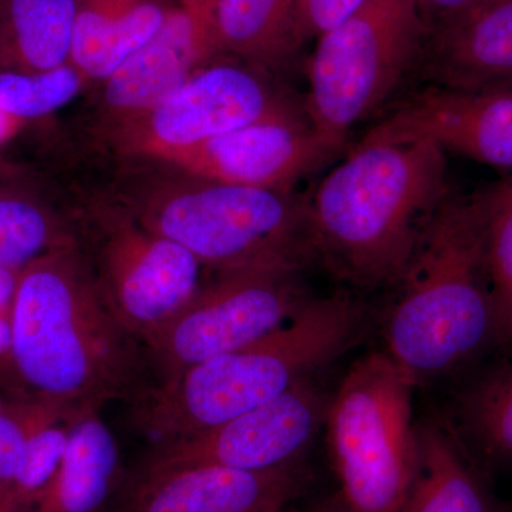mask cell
Returning a JSON list of instances; mask_svg holds the SVG:
<instances>
[{"mask_svg": "<svg viewBox=\"0 0 512 512\" xmlns=\"http://www.w3.org/2000/svg\"><path fill=\"white\" fill-rule=\"evenodd\" d=\"M67 440L69 421H47L33 431L0 512H30L35 508L59 473Z\"/></svg>", "mask_w": 512, "mask_h": 512, "instance_id": "cell-26", "label": "cell"}, {"mask_svg": "<svg viewBox=\"0 0 512 512\" xmlns=\"http://www.w3.org/2000/svg\"><path fill=\"white\" fill-rule=\"evenodd\" d=\"M366 325L346 289L311 298L264 338L154 384L133 403L134 421L154 443L217 426L312 379L355 348Z\"/></svg>", "mask_w": 512, "mask_h": 512, "instance_id": "cell-4", "label": "cell"}, {"mask_svg": "<svg viewBox=\"0 0 512 512\" xmlns=\"http://www.w3.org/2000/svg\"><path fill=\"white\" fill-rule=\"evenodd\" d=\"M427 29L417 0H366L318 37L309 62L305 111L338 153L419 64Z\"/></svg>", "mask_w": 512, "mask_h": 512, "instance_id": "cell-7", "label": "cell"}, {"mask_svg": "<svg viewBox=\"0 0 512 512\" xmlns=\"http://www.w3.org/2000/svg\"><path fill=\"white\" fill-rule=\"evenodd\" d=\"M12 352V311L0 313V366H9Z\"/></svg>", "mask_w": 512, "mask_h": 512, "instance_id": "cell-31", "label": "cell"}, {"mask_svg": "<svg viewBox=\"0 0 512 512\" xmlns=\"http://www.w3.org/2000/svg\"><path fill=\"white\" fill-rule=\"evenodd\" d=\"M8 120H10L9 117L5 116V114H3L2 111H0V137H2L3 134H5L6 124L3 123H5V121Z\"/></svg>", "mask_w": 512, "mask_h": 512, "instance_id": "cell-33", "label": "cell"}, {"mask_svg": "<svg viewBox=\"0 0 512 512\" xmlns=\"http://www.w3.org/2000/svg\"><path fill=\"white\" fill-rule=\"evenodd\" d=\"M366 0H298L299 20L306 40L318 39L356 12Z\"/></svg>", "mask_w": 512, "mask_h": 512, "instance_id": "cell-28", "label": "cell"}, {"mask_svg": "<svg viewBox=\"0 0 512 512\" xmlns=\"http://www.w3.org/2000/svg\"><path fill=\"white\" fill-rule=\"evenodd\" d=\"M507 348L512 349V318L510 323V329H508Z\"/></svg>", "mask_w": 512, "mask_h": 512, "instance_id": "cell-34", "label": "cell"}, {"mask_svg": "<svg viewBox=\"0 0 512 512\" xmlns=\"http://www.w3.org/2000/svg\"><path fill=\"white\" fill-rule=\"evenodd\" d=\"M504 512H512V508H511V510H504Z\"/></svg>", "mask_w": 512, "mask_h": 512, "instance_id": "cell-35", "label": "cell"}, {"mask_svg": "<svg viewBox=\"0 0 512 512\" xmlns=\"http://www.w3.org/2000/svg\"><path fill=\"white\" fill-rule=\"evenodd\" d=\"M470 372L454 394L448 426L484 474L512 470V359Z\"/></svg>", "mask_w": 512, "mask_h": 512, "instance_id": "cell-20", "label": "cell"}, {"mask_svg": "<svg viewBox=\"0 0 512 512\" xmlns=\"http://www.w3.org/2000/svg\"><path fill=\"white\" fill-rule=\"evenodd\" d=\"M73 207L57 204L19 171L0 167V268H23L37 256L73 244Z\"/></svg>", "mask_w": 512, "mask_h": 512, "instance_id": "cell-21", "label": "cell"}, {"mask_svg": "<svg viewBox=\"0 0 512 512\" xmlns=\"http://www.w3.org/2000/svg\"><path fill=\"white\" fill-rule=\"evenodd\" d=\"M416 470L400 512H504L447 421L416 423Z\"/></svg>", "mask_w": 512, "mask_h": 512, "instance_id": "cell-17", "label": "cell"}, {"mask_svg": "<svg viewBox=\"0 0 512 512\" xmlns=\"http://www.w3.org/2000/svg\"><path fill=\"white\" fill-rule=\"evenodd\" d=\"M22 268H0V313L12 311Z\"/></svg>", "mask_w": 512, "mask_h": 512, "instance_id": "cell-30", "label": "cell"}, {"mask_svg": "<svg viewBox=\"0 0 512 512\" xmlns=\"http://www.w3.org/2000/svg\"><path fill=\"white\" fill-rule=\"evenodd\" d=\"M8 367L22 386L16 397L64 421L134 403L156 384L146 345L111 309L76 241L20 271Z\"/></svg>", "mask_w": 512, "mask_h": 512, "instance_id": "cell-1", "label": "cell"}, {"mask_svg": "<svg viewBox=\"0 0 512 512\" xmlns=\"http://www.w3.org/2000/svg\"><path fill=\"white\" fill-rule=\"evenodd\" d=\"M222 56L214 0H178L163 26L97 84L86 116L89 137L143 116Z\"/></svg>", "mask_w": 512, "mask_h": 512, "instance_id": "cell-12", "label": "cell"}, {"mask_svg": "<svg viewBox=\"0 0 512 512\" xmlns=\"http://www.w3.org/2000/svg\"><path fill=\"white\" fill-rule=\"evenodd\" d=\"M77 0H0V72L40 73L70 62Z\"/></svg>", "mask_w": 512, "mask_h": 512, "instance_id": "cell-23", "label": "cell"}, {"mask_svg": "<svg viewBox=\"0 0 512 512\" xmlns=\"http://www.w3.org/2000/svg\"><path fill=\"white\" fill-rule=\"evenodd\" d=\"M73 220L77 247L101 293L143 342L204 285L205 268L194 255L103 194L77 202Z\"/></svg>", "mask_w": 512, "mask_h": 512, "instance_id": "cell-8", "label": "cell"}, {"mask_svg": "<svg viewBox=\"0 0 512 512\" xmlns=\"http://www.w3.org/2000/svg\"><path fill=\"white\" fill-rule=\"evenodd\" d=\"M484 0H417L427 29L433 30L460 18Z\"/></svg>", "mask_w": 512, "mask_h": 512, "instance_id": "cell-29", "label": "cell"}, {"mask_svg": "<svg viewBox=\"0 0 512 512\" xmlns=\"http://www.w3.org/2000/svg\"><path fill=\"white\" fill-rule=\"evenodd\" d=\"M490 269L495 306L507 348L512 318V174L471 195Z\"/></svg>", "mask_w": 512, "mask_h": 512, "instance_id": "cell-24", "label": "cell"}, {"mask_svg": "<svg viewBox=\"0 0 512 512\" xmlns=\"http://www.w3.org/2000/svg\"><path fill=\"white\" fill-rule=\"evenodd\" d=\"M225 56L274 73L288 69L306 42L298 0H214Z\"/></svg>", "mask_w": 512, "mask_h": 512, "instance_id": "cell-22", "label": "cell"}, {"mask_svg": "<svg viewBox=\"0 0 512 512\" xmlns=\"http://www.w3.org/2000/svg\"><path fill=\"white\" fill-rule=\"evenodd\" d=\"M366 136L429 140L477 163L512 170V90L433 87L380 121Z\"/></svg>", "mask_w": 512, "mask_h": 512, "instance_id": "cell-14", "label": "cell"}, {"mask_svg": "<svg viewBox=\"0 0 512 512\" xmlns=\"http://www.w3.org/2000/svg\"><path fill=\"white\" fill-rule=\"evenodd\" d=\"M298 269L215 274L190 302L146 339L156 384L212 357L244 348L284 326L309 301Z\"/></svg>", "mask_w": 512, "mask_h": 512, "instance_id": "cell-10", "label": "cell"}, {"mask_svg": "<svg viewBox=\"0 0 512 512\" xmlns=\"http://www.w3.org/2000/svg\"><path fill=\"white\" fill-rule=\"evenodd\" d=\"M416 384L384 352L349 367L326 414L333 468L352 512H400L417 461Z\"/></svg>", "mask_w": 512, "mask_h": 512, "instance_id": "cell-6", "label": "cell"}, {"mask_svg": "<svg viewBox=\"0 0 512 512\" xmlns=\"http://www.w3.org/2000/svg\"><path fill=\"white\" fill-rule=\"evenodd\" d=\"M123 484L116 436L100 412L83 413L69 421L62 466L30 512H110Z\"/></svg>", "mask_w": 512, "mask_h": 512, "instance_id": "cell-18", "label": "cell"}, {"mask_svg": "<svg viewBox=\"0 0 512 512\" xmlns=\"http://www.w3.org/2000/svg\"><path fill=\"white\" fill-rule=\"evenodd\" d=\"M322 512H352L348 505L345 504V501L342 500V503H338L333 505V507L328 508V510Z\"/></svg>", "mask_w": 512, "mask_h": 512, "instance_id": "cell-32", "label": "cell"}, {"mask_svg": "<svg viewBox=\"0 0 512 512\" xmlns=\"http://www.w3.org/2000/svg\"><path fill=\"white\" fill-rule=\"evenodd\" d=\"M417 66L441 89L512 90V0H484L429 30Z\"/></svg>", "mask_w": 512, "mask_h": 512, "instance_id": "cell-16", "label": "cell"}, {"mask_svg": "<svg viewBox=\"0 0 512 512\" xmlns=\"http://www.w3.org/2000/svg\"><path fill=\"white\" fill-rule=\"evenodd\" d=\"M52 420L63 419L36 400H0V511L15 481L29 437L37 427Z\"/></svg>", "mask_w": 512, "mask_h": 512, "instance_id": "cell-27", "label": "cell"}, {"mask_svg": "<svg viewBox=\"0 0 512 512\" xmlns=\"http://www.w3.org/2000/svg\"><path fill=\"white\" fill-rule=\"evenodd\" d=\"M303 113L271 72L222 56L143 116L90 138L120 164H158L256 121Z\"/></svg>", "mask_w": 512, "mask_h": 512, "instance_id": "cell-9", "label": "cell"}, {"mask_svg": "<svg viewBox=\"0 0 512 512\" xmlns=\"http://www.w3.org/2000/svg\"><path fill=\"white\" fill-rule=\"evenodd\" d=\"M393 288L384 353L416 386L473 370L505 348L471 197L441 205Z\"/></svg>", "mask_w": 512, "mask_h": 512, "instance_id": "cell-3", "label": "cell"}, {"mask_svg": "<svg viewBox=\"0 0 512 512\" xmlns=\"http://www.w3.org/2000/svg\"><path fill=\"white\" fill-rule=\"evenodd\" d=\"M178 0H77L70 64L90 86L103 83L144 45Z\"/></svg>", "mask_w": 512, "mask_h": 512, "instance_id": "cell-19", "label": "cell"}, {"mask_svg": "<svg viewBox=\"0 0 512 512\" xmlns=\"http://www.w3.org/2000/svg\"><path fill=\"white\" fill-rule=\"evenodd\" d=\"M446 151L365 136L306 197L313 262L346 284L393 288L450 197Z\"/></svg>", "mask_w": 512, "mask_h": 512, "instance_id": "cell-2", "label": "cell"}, {"mask_svg": "<svg viewBox=\"0 0 512 512\" xmlns=\"http://www.w3.org/2000/svg\"><path fill=\"white\" fill-rule=\"evenodd\" d=\"M104 197L187 249L214 274L302 271L313 262L306 197L218 183L158 164L124 163Z\"/></svg>", "mask_w": 512, "mask_h": 512, "instance_id": "cell-5", "label": "cell"}, {"mask_svg": "<svg viewBox=\"0 0 512 512\" xmlns=\"http://www.w3.org/2000/svg\"><path fill=\"white\" fill-rule=\"evenodd\" d=\"M329 402L312 379L305 380L217 426L157 441L133 478L187 467L268 471L298 463L326 423Z\"/></svg>", "mask_w": 512, "mask_h": 512, "instance_id": "cell-11", "label": "cell"}, {"mask_svg": "<svg viewBox=\"0 0 512 512\" xmlns=\"http://www.w3.org/2000/svg\"><path fill=\"white\" fill-rule=\"evenodd\" d=\"M338 154L303 113L256 121L158 165L218 183L292 191Z\"/></svg>", "mask_w": 512, "mask_h": 512, "instance_id": "cell-13", "label": "cell"}, {"mask_svg": "<svg viewBox=\"0 0 512 512\" xmlns=\"http://www.w3.org/2000/svg\"><path fill=\"white\" fill-rule=\"evenodd\" d=\"M86 89L89 82L70 63L40 73L0 72V111L10 120L42 119Z\"/></svg>", "mask_w": 512, "mask_h": 512, "instance_id": "cell-25", "label": "cell"}, {"mask_svg": "<svg viewBox=\"0 0 512 512\" xmlns=\"http://www.w3.org/2000/svg\"><path fill=\"white\" fill-rule=\"evenodd\" d=\"M309 481L301 461L268 471L178 468L131 478L126 512H284Z\"/></svg>", "mask_w": 512, "mask_h": 512, "instance_id": "cell-15", "label": "cell"}]
</instances>
